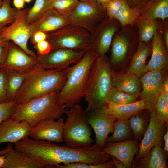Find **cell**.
Returning <instances> with one entry per match:
<instances>
[{"label":"cell","mask_w":168,"mask_h":168,"mask_svg":"<svg viewBox=\"0 0 168 168\" xmlns=\"http://www.w3.org/2000/svg\"><path fill=\"white\" fill-rule=\"evenodd\" d=\"M167 155L162 147L159 145L154 146L144 157L133 161L131 167L167 168Z\"/></svg>","instance_id":"cell-22"},{"label":"cell","mask_w":168,"mask_h":168,"mask_svg":"<svg viewBox=\"0 0 168 168\" xmlns=\"http://www.w3.org/2000/svg\"><path fill=\"white\" fill-rule=\"evenodd\" d=\"M139 15L138 10L131 7L126 0H124L114 18L119 22L121 27H123L136 25Z\"/></svg>","instance_id":"cell-32"},{"label":"cell","mask_w":168,"mask_h":168,"mask_svg":"<svg viewBox=\"0 0 168 168\" xmlns=\"http://www.w3.org/2000/svg\"><path fill=\"white\" fill-rule=\"evenodd\" d=\"M139 42L136 25L121 27L114 35L111 44L110 62L116 66L132 58Z\"/></svg>","instance_id":"cell-8"},{"label":"cell","mask_w":168,"mask_h":168,"mask_svg":"<svg viewBox=\"0 0 168 168\" xmlns=\"http://www.w3.org/2000/svg\"><path fill=\"white\" fill-rule=\"evenodd\" d=\"M128 4L133 8L139 10L150 0H126Z\"/></svg>","instance_id":"cell-45"},{"label":"cell","mask_w":168,"mask_h":168,"mask_svg":"<svg viewBox=\"0 0 168 168\" xmlns=\"http://www.w3.org/2000/svg\"><path fill=\"white\" fill-rule=\"evenodd\" d=\"M79 2L78 0H52L51 8L62 14L69 16Z\"/></svg>","instance_id":"cell-36"},{"label":"cell","mask_w":168,"mask_h":168,"mask_svg":"<svg viewBox=\"0 0 168 168\" xmlns=\"http://www.w3.org/2000/svg\"><path fill=\"white\" fill-rule=\"evenodd\" d=\"M166 68L149 71L140 78L143 90L139 96L149 112L155 109L157 99L162 92L165 80L167 77Z\"/></svg>","instance_id":"cell-13"},{"label":"cell","mask_w":168,"mask_h":168,"mask_svg":"<svg viewBox=\"0 0 168 168\" xmlns=\"http://www.w3.org/2000/svg\"><path fill=\"white\" fill-rule=\"evenodd\" d=\"M10 0L3 1L0 7V32L15 20L19 10L11 7Z\"/></svg>","instance_id":"cell-35"},{"label":"cell","mask_w":168,"mask_h":168,"mask_svg":"<svg viewBox=\"0 0 168 168\" xmlns=\"http://www.w3.org/2000/svg\"><path fill=\"white\" fill-rule=\"evenodd\" d=\"M66 116L63 130V141L71 147H83L92 145L91 130L87 120V113L79 104L66 110Z\"/></svg>","instance_id":"cell-6"},{"label":"cell","mask_w":168,"mask_h":168,"mask_svg":"<svg viewBox=\"0 0 168 168\" xmlns=\"http://www.w3.org/2000/svg\"><path fill=\"white\" fill-rule=\"evenodd\" d=\"M142 83L136 75L127 72L120 75H113V86L126 93L139 96Z\"/></svg>","instance_id":"cell-26"},{"label":"cell","mask_w":168,"mask_h":168,"mask_svg":"<svg viewBox=\"0 0 168 168\" xmlns=\"http://www.w3.org/2000/svg\"><path fill=\"white\" fill-rule=\"evenodd\" d=\"M34 48L36 50L37 54L39 55L47 54L52 49L50 44L46 40L40 41L34 45Z\"/></svg>","instance_id":"cell-42"},{"label":"cell","mask_w":168,"mask_h":168,"mask_svg":"<svg viewBox=\"0 0 168 168\" xmlns=\"http://www.w3.org/2000/svg\"><path fill=\"white\" fill-rule=\"evenodd\" d=\"M152 44V54L146 65V72L167 68L168 62V50L159 30L155 33Z\"/></svg>","instance_id":"cell-21"},{"label":"cell","mask_w":168,"mask_h":168,"mask_svg":"<svg viewBox=\"0 0 168 168\" xmlns=\"http://www.w3.org/2000/svg\"><path fill=\"white\" fill-rule=\"evenodd\" d=\"M106 107L108 112L116 120L129 119L132 116L146 109L144 101L142 100L128 104H118L109 102Z\"/></svg>","instance_id":"cell-25"},{"label":"cell","mask_w":168,"mask_h":168,"mask_svg":"<svg viewBox=\"0 0 168 168\" xmlns=\"http://www.w3.org/2000/svg\"><path fill=\"white\" fill-rule=\"evenodd\" d=\"M138 96L129 94L113 86L106 98L107 104L112 102L118 104H128L136 102Z\"/></svg>","instance_id":"cell-34"},{"label":"cell","mask_w":168,"mask_h":168,"mask_svg":"<svg viewBox=\"0 0 168 168\" xmlns=\"http://www.w3.org/2000/svg\"><path fill=\"white\" fill-rule=\"evenodd\" d=\"M162 92L166 101L168 102V78L167 77L163 83Z\"/></svg>","instance_id":"cell-47"},{"label":"cell","mask_w":168,"mask_h":168,"mask_svg":"<svg viewBox=\"0 0 168 168\" xmlns=\"http://www.w3.org/2000/svg\"><path fill=\"white\" fill-rule=\"evenodd\" d=\"M115 166L111 159L108 161L99 164L77 162L67 164H58L54 167L56 168H113Z\"/></svg>","instance_id":"cell-37"},{"label":"cell","mask_w":168,"mask_h":168,"mask_svg":"<svg viewBox=\"0 0 168 168\" xmlns=\"http://www.w3.org/2000/svg\"><path fill=\"white\" fill-rule=\"evenodd\" d=\"M2 42V41H1L0 40V43H2V42Z\"/></svg>","instance_id":"cell-57"},{"label":"cell","mask_w":168,"mask_h":168,"mask_svg":"<svg viewBox=\"0 0 168 168\" xmlns=\"http://www.w3.org/2000/svg\"><path fill=\"white\" fill-rule=\"evenodd\" d=\"M8 43L9 42L0 43V68L5 60Z\"/></svg>","instance_id":"cell-46"},{"label":"cell","mask_w":168,"mask_h":168,"mask_svg":"<svg viewBox=\"0 0 168 168\" xmlns=\"http://www.w3.org/2000/svg\"><path fill=\"white\" fill-rule=\"evenodd\" d=\"M29 8L18 10L13 21L5 27L0 32V40L4 42L12 41L28 55L34 57L37 55L28 47V42L31 36L30 24L26 16Z\"/></svg>","instance_id":"cell-9"},{"label":"cell","mask_w":168,"mask_h":168,"mask_svg":"<svg viewBox=\"0 0 168 168\" xmlns=\"http://www.w3.org/2000/svg\"><path fill=\"white\" fill-rule=\"evenodd\" d=\"M0 68L24 72L41 69L37 65L36 57L28 55L11 41L9 42L6 57Z\"/></svg>","instance_id":"cell-15"},{"label":"cell","mask_w":168,"mask_h":168,"mask_svg":"<svg viewBox=\"0 0 168 168\" xmlns=\"http://www.w3.org/2000/svg\"><path fill=\"white\" fill-rule=\"evenodd\" d=\"M71 66L63 70H36L30 72L18 92L17 105L33 99L59 91L64 86Z\"/></svg>","instance_id":"cell-2"},{"label":"cell","mask_w":168,"mask_h":168,"mask_svg":"<svg viewBox=\"0 0 168 168\" xmlns=\"http://www.w3.org/2000/svg\"><path fill=\"white\" fill-rule=\"evenodd\" d=\"M38 153L41 162L50 168L62 163L99 164L111 159V156L104 152L96 143L87 147H71L44 141L40 147Z\"/></svg>","instance_id":"cell-1"},{"label":"cell","mask_w":168,"mask_h":168,"mask_svg":"<svg viewBox=\"0 0 168 168\" xmlns=\"http://www.w3.org/2000/svg\"><path fill=\"white\" fill-rule=\"evenodd\" d=\"M114 127L113 134L108 136L105 143L120 142L133 138L129 119H117Z\"/></svg>","instance_id":"cell-29"},{"label":"cell","mask_w":168,"mask_h":168,"mask_svg":"<svg viewBox=\"0 0 168 168\" xmlns=\"http://www.w3.org/2000/svg\"><path fill=\"white\" fill-rule=\"evenodd\" d=\"M79 1H80V2H83V1H85L87 0H78Z\"/></svg>","instance_id":"cell-56"},{"label":"cell","mask_w":168,"mask_h":168,"mask_svg":"<svg viewBox=\"0 0 168 168\" xmlns=\"http://www.w3.org/2000/svg\"><path fill=\"white\" fill-rule=\"evenodd\" d=\"M46 34V40L50 44L52 49H64L82 50H87L90 48L91 33L77 26L69 23Z\"/></svg>","instance_id":"cell-7"},{"label":"cell","mask_w":168,"mask_h":168,"mask_svg":"<svg viewBox=\"0 0 168 168\" xmlns=\"http://www.w3.org/2000/svg\"><path fill=\"white\" fill-rule=\"evenodd\" d=\"M155 110L158 117L168 124V102L162 92L157 99Z\"/></svg>","instance_id":"cell-38"},{"label":"cell","mask_w":168,"mask_h":168,"mask_svg":"<svg viewBox=\"0 0 168 168\" xmlns=\"http://www.w3.org/2000/svg\"><path fill=\"white\" fill-rule=\"evenodd\" d=\"M143 111L132 116L129 119L133 138L138 142L141 140L147 129L150 119V113L146 114L143 113Z\"/></svg>","instance_id":"cell-31"},{"label":"cell","mask_w":168,"mask_h":168,"mask_svg":"<svg viewBox=\"0 0 168 168\" xmlns=\"http://www.w3.org/2000/svg\"><path fill=\"white\" fill-rule=\"evenodd\" d=\"M96 56L90 49L71 66L66 82L58 94L60 102L67 108L79 104L84 98L92 65Z\"/></svg>","instance_id":"cell-4"},{"label":"cell","mask_w":168,"mask_h":168,"mask_svg":"<svg viewBox=\"0 0 168 168\" xmlns=\"http://www.w3.org/2000/svg\"><path fill=\"white\" fill-rule=\"evenodd\" d=\"M152 41L146 43L138 42L137 49L131 58L128 72L141 77L147 72L146 61L152 52Z\"/></svg>","instance_id":"cell-24"},{"label":"cell","mask_w":168,"mask_h":168,"mask_svg":"<svg viewBox=\"0 0 168 168\" xmlns=\"http://www.w3.org/2000/svg\"><path fill=\"white\" fill-rule=\"evenodd\" d=\"M30 72L8 71L7 99L8 102L15 101L18 91Z\"/></svg>","instance_id":"cell-30"},{"label":"cell","mask_w":168,"mask_h":168,"mask_svg":"<svg viewBox=\"0 0 168 168\" xmlns=\"http://www.w3.org/2000/svg\"><path fill=\"white\" fill-rule=\"evenodd\" d=\"M139 12L140 16L165 21L168 18V0H150Z\"/></svg>","instance_id":"cell-27"},{"label":"cell","mask_w":168,"mask_h":168,"mask_svg":"<svg viewBox=\"0 0 168 168\" xmlns=\"http://www.w3.org/2000/svg\"><path fill=\"white\" fill-rule=\"evenodd\" d=\"M47 37L46 33L42 31H38L34 33L30 39L31 43L35 45L40 41L46 40Z\"/></svg>","instance_id":"cell-43"},{"label":"cell","mask_w":168,"mask_h":168,"mask_svg":"<svg viewBox=\"0 0 168 168\" xmlns=\"http://www.w3.org/2000/svg\"><path fill=\"white\" fill-rule=\"evenodd\" d=\"M139 142L134 138L125 141L113 143H105L103 151L119 160L126 168H131L134 157L139 147Z\"/></svg>","instance_id":"cell-18"},{"label":"cell","mask_w":168,"mask_h":168,"mask_svg":"<svg viewBox=\"0 0 168 168\" xmlns=\"http://www.w3.org/2000/svg\"><path fill=\"white\" fill-rule=\"evenodd\" d=\"M124 0H111L107 4L105 8L106 16L114 18L116 13L122 6Z\"/></svg>","instance_id":"cell-41"},{"label":"cell","mask_w":168,"mask_h":168,"mask_svg":"<svg viewBox=\"0 0 168 168\" xmlns=\"http://www.w3.org/2000/svg\"><path fill=\"white\" fill-rule=\"evenodd\" d=\"M54 120L49 119L41 121L31 128L30 136L35 140L62 142L63 141V119L61 117L57 121Z\"/></svg>","instance_id":"cell-17"},{"label":"cell","mask_w":168,"mask_h":168,"mask_svg":"<svg viewBox=\"0 0 168 168\" xmlns=\"http://www.w3.org/2000/svg\"><path fill=\"white\" fill-rule=\"evenodd\" d=\"M3 1H6V0H2Z\"/></svg>","instance_id":"cell-58"},{"label":"cell","mask_w":168,"mask_h":168,"mask_svg":"<svg viewBox=\"0 0 168 168\" xmlns=\"http://www.w3.org/2000/svg\"><path fill=\"white\" fill-rule=\"evenodd\" d=\"M12 148H13L12 144L10 143H9L5 148L0 151V156L6 154L9 150Z\"/></svg>","instance_id":"cell-51"},{"label":"cell","mask_w":168,"mask_h":168,"mask_svg":"<svg viewBox=\"0 0 168 168\" xmlns=\"http://www.w3.org/2000/svg\"><path fill=\"white\" fill-rule=\"evenodd\" d=\"M17 105L15 101L0 103V124L12 117Z\"/></svg>","instance_id":"cell-39"},{"label":"cell","mask_w":168,"mask_h":168,"mask_svg":"<svg viewBox=\"0 0 168 168\" xmlns=\"http://www.w3.org/2000/svg\"><path fill=\"white\" fill-rule=\"evenodd\" d=\"M150 112V119L148 127L140 143L135 160L146 156L152 148L156 145L163 147V136L168 129V124L157 116L155 109Z\"/></svg>","instance_id":"cell-14"},{"label":"cell","mask_w":168,"mask_h":168,"mask_svg":"<svg viewBox=\"0 0 168 168\" xmlns=\"http://www.w3.org/2000/svg\"><path fill=\"white\" fill-rule=\"evenodd\" d=\"M31 128L27 122L12 117L4 120L0 124V144L14 143L29 137Z\"/></svg>","instance_id":"cell-19"},{"label":"cell","mask_w":168,"mask_h":168,"mask_svg":"<svg viewBox=\"0 0 168 168\" xmlns=\"http://www.w3.org/2000/svg\"><path fill=\"white\" fill-rule=\"evenodd\" d=\"M164 21L139 16L136 24L138 29L139 41L146 43L151 41L155 33L161 29Z\"/></svg>","instance_id":"cell-28"},{"label":"cell","mask_w":168,"mask_h":168,"mask_svg":"<svg viewBox=\"0 0 168 168\" xmlns=\"http://www.w3.org/2000/svg\"><path fill=\"white\" fill-rule=\"evenodd\" d=\"M25 2L26 3H30L32 1V0H24Z\"/></svg>","instance_id":"cell-54"},{"label":"cell","mask_w":168,"mask_h":168,"mask_svg":"<svg viewBox=\"0 0 168 168\" xmlns=\"http://www.w3.org/2000/svg\"><path fill=\"white\" fill-rule=\"evenodd\" d=\"M164 140V147L163 149L166 152L168 155V129L166 132L164 134L163 136Z\"/></svg>","instance_id":"cell-49"},{"label":"cell","mask_w":168,"mask_h":168,"mask_svg":"<svg viewBox=\"0 0 168 168\" xmlns=\"http://www.w3.org/2000/svg\"><path fill=\"white\" fill-rule=\"evenodd\" d=\"M111 158L113 161L115 166L116 168H126L123 163L117 158L112 156H111Z\"/></svg>","instance_id":"cell-50"},{"label":"cell","mask_w":168,"mask_h":168,"mask_svg":"<svg viewBox=\"0 0 168 168\" xmlns=\"http://www.w3.org/2000/svg\"><path fill=\"white\" fill-rule=\"evenodd\" d=\"M87 120L95 133L96 143L102 149L109 134L114 132L116 119L108 112L105 105L87 113Z\"/></svg>","instance_id":"cell-16"},{"label":"cell","mask_w":168,"mask_h":168,"mask_svg":"<svg viewBox=\"0 0 168 168\" xmlns=\"http://www.w3.org/2000/svg\"><path fill=\"white\" fill-rule=\"evenodd\" d=\"M95 1H96L101 4L102 6L105 8L106 6L108 3L111 0H93Z\"/></svg>","instance_id":"cell-52"},{"label":"cell","mask_w":168,"mask_h":168,"mask_svg":"<svg viewBox=\"0 0 168 168\" xmlns=\"http://www.w3.org/2000/svg\"><path fill=\"white\" fill-rule=\"evenodd\" d=\"M52 0H35L29 8L26 16L27 22L30 24L38 19L46 11L51 8Z\"/></svg>","instance_id":"cell-33"},{"label":"cell","mask_w":168,"mask_h":168,"mask_svg":"<svg viewBox=\"0 0 168 168\" xmlns=\"http://www.w3.org/2000/svg\"><path fill=\"white\" fill-rule=\"evenodd\" d=\"M59 91L38 97L24 103L17 105L12 117L25 121L33 127L41 121L61 117L67 110L66 106L58 97Z\"/></svg>","instance_id":"cell-5"},{"label":"cell","mask_w":168,"mask_h":168,"mask_svg":"<svg viewBox=\"0 0 168 168\" xmlns=\"http://www.w3.org/2000/svg\"><path fill=\"white\" fill-rule=\"evenodd\" d=\"M13 4L15 8L20 10L24 8L25 2L24 0H13Z\"/></svg>","instance_id":"cell-48"},{"label":"cell","mask_w":168,"mask_h":168,"mask_svg":"<svg viewBox=\"0 0 168 168\" xmlns=\"http://www.w3.org/2000/svg\"><path fill=\"white\" fill-rule=\"evenodd\" d=\"M121 26L115 19L106 16L91 33L90 47L96 56L105 55L111 46L115 34Z\"/></svg>","instance_id":"cell-11"},{"label":"cell","mask_w":168,"mask_h":168,"mask_svg":"<svg viewBox=\"0 0 168 168\" xmlns=\"http://www.w3.org/2000/svg\"><path fill=\"white\" fill-rule=\"evenodd\" d=\"M3 3V1L2 0H0V7L2 5Z\"/></svg>","instance_id":"cell-55"},{"label":"cell","mask_w":168,"mask_h":168,"mask_svg":"<svg viewBox=\"0 0 168 168\" xmlns=\"http://www.w3.org/2000/svg\"><path fill=\"white\" fill-rule=\"evenodd\" d=\"M114 73L110 59L105 55L97 56L92 67L84 98L85 110L90 112L107 105V96L113 87Z\"/></svg>","instance_id":"cell-3"},{"label":"cell","mask_w":168,"mask_h":168,"mask_svg":"<svg viewBox=\"0 0 168 168\" xmlns=\"http://www.w3.org/2000/svg\"><path fill=\"white\" fill-rule=\"evenodd\" d=\"M165 43L167 50L168 49V22L167 19L164 21L163 25L159 30Z\"/></svg>","instance_id":"cell-44"},{"label":"cell","mask_w":168,"mask_h":168,"mask_svg":"<svg viewBox=\"0 0 168 168\" xmlns=\"http://www.w3.org/2000/svg\"><path fill=\"white\" fill-rule=\"evenodd\" d=\"M69 23L68 16L51 8L44 12L37 20L30 24L31 35L32 36L38 31L46 33L52 32Z\"/></svg>","instance_id":"cell-20"},{"label":"cell","mask_w":168,"mask_h":168,"mask_svg":"<svg viewBox=\"0 0 168 168\" xmlns=\"http://www.w3.org/2000/svg\"><path fill=\"white\" fill-rule=\"evenodd\" d=\"M38 161L13 148L6 154L2 168H47Z\"/></svg>","instance_id":"cell-23"},{"label":"cell","mask_w":168,"mask_h":168,"mask_svg":"<svg viewBox=\"0 0 168 168\" xmlns=\"http://www.w3.org/2000/svg\"><path fill=\"white\" fill-rule=\"evenodd\" d=\"M8 71L0 68V103L8 102L7 99Z\"/></svg>","instance_id":"cell-40"},{"label":"cell","mask_w":168,"mask_h":168,"mask_svg":"<svg viewBox=\"0 0 168 168\" xmlns=\"http://www.w3.org/2000/svg\"><path fill=\"white\" fill-rule=\"evenodd\" d=\"M106 16L105 10L101 4L87 0L79 1L68 18L69 23L82 27L91 33Z\"/></svg>","instance_id":"cell-10"},{"label":"cell","mask_w":168,"mask_h":168,"mask_svg":"<svg viewBox=\"0 0 168 168\" xmlns=\"http://www.w3.org/2000/svg\"><path fill=\"white\" fill-rule=\"evenodd\" d=\"M86 51L64 49H52L47 54L37 55V63L41 69L63 70L78 62Z\"/></svg>","instance_id":"cell-12"},{"label":"cell","mask_w":168,"mask_h":168,"mask_svg":"<svg viewBox=\"0 0 168 168\" xmlns=\"http://www.w3.org/2000/svg\"><path fill=\"white\" fill-rule=\"evenodd\" d=\"M6 158V154L0 156V168H2L4 165Z\"/></svg>","instance_id":"cell-53"}]
</instances>
